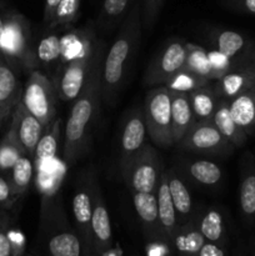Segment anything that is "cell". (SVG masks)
Masks as SVG:
<instances>
[{
	"mask_svg": "<svg viewBox=\"0 0 255 256\" xmlns=\"http://www.w3.org/2000/svg\"><path fill=\"white\" fill-rule=\"evenodd\" d=\"M105 45L102 40H98L89 75L79 96L74 100L65 125L64 159L69 165L74 164L84 152L90 130L99 112L100 100H102V78Z\"/></svg>",
	"mask_w": 255,
	"mask_h": 256,
	"instance_id": "cell-1",
	"label": "cell"
},
{
	"mask_svg": "<svg viewBox=\"0 0 255 256\" xmlns=\"http://www.w3.org/2000/svg\"><path fill=\"white\" fill-rule=\"evenodd\" d=\"M142 4L139 0H132L102 62V99L106 104H112L122 89L128 65L142 35Z\"/></svg>",
	"mask_w": 255,
	"mask_h": 256,
	"instance_id": "cell-2",
	"label": "cell"
},
{
	"mask_svg": "<svg viewBox=\"0 0 255 256\" xmlns=\"http://www.w3.org/2000/svg\"><path fill=\"white\" fill-rule=\"evenodd\" d=\"M40 238L48 256H89L55 194H46L42 199Z\"/></svg>",
	"mask_w": 255,
	"mask_h": 256,
	"instance_id": "cell-3",
	"label": "cell"
},
{
	"mask_svg": "<svg viewBox=\"0 0 255 256\" xmlns=\"http://www.w3.org/2000/svg\"><path fill=\"white\" fill-rule=\"evenodd\" d=\"M0 54L16 70L30 72L38 69L30 22L16 10H6Z\"/></svg>",
	"mask_w": 255,
	"mask_h": 256,
	"instance_id": "cell-4",
	"label": "cell"
},
{
	"mask_svg": "<svg viewBox=\"0 0 255 256\" xmlns=\"http://www.w3.org/2000/svg\"><path fill=\"white\" fill-rule=\"evenodd\" d=\"M148 136L156 146H174L172 132V92L164 85L152 86L142 104Z\"/></svg>",
	"mask_w": 255,
	"mask_h": 256,
	"instance_id": "cell-5",
	"label": "cell"
},
{
	"mask_svg": "<svg viewBox=\"0 0 255 256\" xmlns=\"http://www.w3.org/2000/svg\"><path fill=\"white\" fill-rule=\"evenodd\" d=\"M58 99L59 95L54 80L50 79L42 70H32L22 89V102L44 128L56 118Z\"/></svg>",
	"mask_w": 255,
	"mask_h": 256,
	"instance_id": "cell-6",
	"label": "cell"
},
{
	"mask_svg": "<svg viewBox=\"0 0 255 256\" xmlns=\"http://www.w3.org/2000/svg\"><path fill=\"white\" fill-rule=\"evenodd\" d=\"M164 170L155 148L145 146L122 166V174L132 192H156L160 176Z\"/></svg>",
	"mask_w": 255,
	"mask_h": 256,
	"instance_id": "cell-7",
	"label": "cell"
},
{
	"mask_svg": "<svg viewBox=\"0 0 255 256\" xmlns=\"http://www.w3.org/2000/svg\"><path fill=\"white\" fill-rule=\"evenodd\" d=\"M185 62L186 42L179 38L170 39L148 65L142 78V84L149 88L164 85L175 74L184 69Z\"/></svg>",
	"mask_w": 255,
	"mask_h": 256,
	"instance_id": "cell-8",
	"label": "cell"
},
{
	"mask_svg": "<svg viewBox=\"0 0 255 256\" xmlns=\"http://www.w3.org/2000/svg\"><path fill=\"white\" fill-rule=\"evenodd\" d=\"M176 145L184 152L218 156H226L234 150V145L222 136L212 122H195Z\"/></svg>",
	"mask_w": 255,
	"mask_h": 256,
	"instance_id": "cell-9",
	"label": "cell"
},
{
	"mask_svg": "<svg viewBox=\"0 0 255 256\" xmlns=\"http://www.w3.org/2000/svg\"><path fill=\"white\" fill-rule=\"evenodd\" d=\"M95 48L92 52L65 62L62 65V68H58L56 78L52 80L56 86L60 100L74 102L79 96L80 92L86 82L88 75H89L90 66H92V59H94Z\"/></svg>",
	"mask_w": 255,
	"mask_h": 256,
	"instance_id": "cell-10",
	"label": "cell"
},
{
	"mask_svg": "<svg viewBox=\"0 0 255 256\" xmlns=\"http://www.w3.org/2000/svg\"><path fill=\"white\" fill-rule=\"evenodd\" d=\"M209 42L212 49L232 59L236 68L244 66L255 54L254 42L235 30L212 28L209 32Z\"/></svg>",
	"mask_w": 255,
	"mask_h": 256,
	"instance_id": "cell-11",
	"label": "cell"
},
{
	"mask_svg": "<svg viewBox=\"0 0 255 256\" xmlns=\"http://www.w3.org/2000/svg\"><path fill=\"white\" fill-rule=\"evenodd\" d=\"M92 188L94 182L90 178L84 179L76 188L72 200V212L75 230L79 234L88 255H92Z\"/></svg>",
	"mask_w": 255,
	"mask_h": 256,
	"instance_id": "cell-12",
	"label": "cell"
},
{
	"mask_svg": "<svg viewBox=\"0 0 255 256\" xmlns=\"http://www.w3.org/2000/svg\"><path fill=\"white\" fill-rule=\"evenodd\" d=\"M148 138L146 122L142 108H134L128 112L120 132V168L124 166L142 148Z\"/></svg>",
	"mask_w": 255,
	"mask_h": 256,
	"instance_id": "cell-13",
	"label": "cell"
},
{
	"mask_svg": "<svg viewBox=\"0 0 255 256\" xmlns=\"http://www.w3.org/2000/svg\"><path fill=\"white\" fill-rule=\"evenodd\" d=\"M112 246V230L109 210L96 182L92 188V252L94 255L106 254Z\"/></svg>",
	"mask_w": 255,
	"mask_h": 256,
	"instance_id": "cell-14",
	"label": "cell"
},
{
	"mask_svg": "<svg viewBox=\"0 0 255 256\" xmlns=\"http://www.w3.org/2000/svg\"><path fill=\"white\" fill-rule=\"evenodd\" d=\"M132 199L148 244L169 248L162 238V229H160L156 192H132Z\"/></svg>",
	"mask_w": 255,
	"mask_h": 256,
	"instance_id": "cell-15",
	"label": "cell"
},
{
	"mask_svg": "<svg viewBox=\"0 0 255 256\" xmlns=\"http://www.w3.org/2000/svg\"><path fill=\"white\" fill-rule=\"evenodd\" d=\"M10 129L12 130L25 152L29 156H34L36 145L44 132V125L28 112L22 100L12 114Z\"/></svg>",
	"mask_w": 255,
	"mask_h": 256,
	"instance_id": "cell-16",
	"label": "cell"
},
{
	"mask_svg": "<svg viewBox=\"0 0 255 256\" xmlns=\"http://www.w3.org/2000/svg\"><path fill=\"white\" fill-rule=\"evenodd\" d=\"M22 96L18 70L0 54V122L12 116Z\"/></svg>",
	"mask_w": 255,
	"mask_h": 256,
	"instance_id": "cell-17",
	"label": "cell"
},
{
	"mask_svg": "<svg viewBox=\"0 0 255 256\" xmlns=\"http://www.w3.org/2000/svg\"><path fill=\"white\" fill-rule=\"evenodd\" d=\"M156 202L162 238H164L168 246L172 249V239L176 229L179 228V220H178L176 210H175L174 202H172V195H170L169 192V185H168V178L165 169L162 170V176H160L159 180V185H158Z\"/></svg>",
	"mask_w": 255,
	"mask_h": 256,
	"instance_id": "cell-18",
	"label": "cell"
},
{
	"mask_svg": "<svg viewBox=\"0 0 255 256\" xmlns=\"http://www.w3.org/2000/svg\"><path fill=\"white\" fill-rule=\"evenodd\" d=\"M180 175L195 185L204 188L216 186L222 180V170L216 162L208 159H182L179 164Z\"/></svg>",
	"mask_w": 255,
	"mask_h": 256,
	"instance_id": "cell-19",
	"label": "cell"
},
{
	"mask_svg": "<svg viewBox=\"0 0 255 256\" xmlns=\"http://www.w3.org/2000/svg\"><path fill=\"white\" fill-rule=\"evenodd\" d=\"M62 122L60 118H55L48 126L44 128V132H42V138L35 149L34 156H32L34 169L36 170L38 175L46 172V168L56 158L60 132H62Z\"/></svg>",
	"mask_w": 255,
	"mask_h": 256,
	"instance_id": "cell-20",
	"label": "cell"
},
{
	"mask_svg": "<svg viewBox=\"0 0 255 256\" xmlns=\"http://www.w3.org/2000/svg\"><path fill=\"white\" fill-rule=\"evenodd\" d=\"M239 206L248 224L255 222V162L246 152L242 164L239 185Z\"/></svg>",
	"mask_w": 255,
	"mask_h": 256,
	"instance_id": "cell-21",
	"label": "cell"
},
{
	"mask_svg": "<svg viewBox=\"0 0 255 256\" xmlns=\"http://www.w3.org/2000/svg\"><path fill=\"white\" fill-rule=\"evenodd\" d=\"M168 178V185H169V192L172 195V202H174L175 210L178 214L179 225L189 222L195 214L194 205H192V194L185 184L184 178L180 175V172L175 169H165Z\"/></svg>",
	"mask_w": 255,
	"mask_h": 256,
	"instance_id": "cell-22",
	"label": "cell"
},
{
	"mask_svg": "<svg viewBox=\"0 0 255 256\" xmlns=\"http://www.w3.org/2000/svg\"><path fill=\"white\" fill-rule=\"evenodd\" d=\"M254 86L255 76L244 65V66L230 70L229 72L222 75L219 80H216L214 90L220 99L229 102Z\"/></svg>",
	"mask_w": 255,
	"mask_h": 256,
	"instance_id": "cell-23",
	"label": "cell"
},
{
	"mask_svg": "<svg viewBox=\"0 0 255 256\" xmlns=\"http://www.w3.org/2000/svg\"><path fill=\"white\" fill-rule=\"evenodd\" d=\"M204 242L194 214L189 222L179 225L172 239V250L176 256H198Z\"/></svg>",
	"mask_w": 255,
	"mask_h": 256,
	"instance_id": "cell-24",
	"label": "cell"
},
{
	"mask_svg": "<svg viewBox=\"0 0 255 256\" xmlns=\"http://www.w3.org/2000/svg\"><path fill=\"white\" fill-rule=\"evenodd\" d=\"M195 122L189 94L172 92V132L175 145L192 129Z\"/></svg>",
	"mask_w": 255,
	"mask_h": 256,
	"instance_id": "cell-25",
	"label": "cell"
},
{
	"mask_svg": "<svg viewBox=\"0 0 255 256\" xmlns=\"http://www.w3.org/2000/svg\"><path fill=\"white\" fill-rule=\"evenodd\" d=\"M198 228L204 236L205 242L228 246V234L225 228L224 216L218 208H206L195 212Z\"/></svg>",
	"mask_w": 255,
	"mask_h": 256,
	"instance_id": "cell-26",
	"label": "cell"
},
{
	"mask_svg": "<svg viewBox=\"0 0 255 256\" xmlns=\"http://www.w3.org/2000/svg\"><path fill=\"white\" fill-rule=\"evenodd\" d=\"M229 109L236 124L246 132L252 135L255 132V86L229 100Z\"/></svg>",
	"mask_w": 255,
	"mask_h": 256,
	"instance_id": "cell-27",
	"label": "cell"
},
{
	"mask_svg": "<svg viewBox=\"0 0 255 256\" xmlns=\"http://www.w3.org/2000/svg\"><path fill=\"white\" fill-rule=\"evenodd\" d=\"M212 122H214L218 130L222 132V136L234 145V148H240L245 144V142L248 139V135L236 124L234 118L232 116V112H230L229 109V102L228 100L220 99L216 110H215L214 115H212Z\"/></svg>",
	"mask_w": 255,
	"mask_h": 256,
	"instance_id": "cell-28",
	"label": "cell"
},
{
	"mask_svg": "<svg viewBox=\"0 0 255 256\" xmlns=\"http://www.w3.org/2000/svg\"><path fill=\"white\" fill-rule=\"evenodd\" d=\"M190 105H192V114L196 122H212V115L216 110L220 98L215 92L214 86L198 88L189 92Z\"/></svg>",
	"mask_w": 255,
	"mask_h": 256,
	"instance_id": "cell-29",
	"label": "cell"
},
{
	"mask_svg": "<svg viewBox=\"0 0 255 256\" xmlns=\"http://www.w3.org/2000/svg\"><path fill=\"white\" fill-rule=\"evenodd\" d=\"M35 59L38 68L52 69L62 60V36L50 32L42 36L35 46Z\"/></svg>",
	"mask_w": 255,
	"mask_h": 256,
	"instance_id": "cell-30",
	"label": "cell"
},
{
	"mask_svg": "<svg viewBox=\"0 0 255 256\" xmlns=\"http://www.w3.org/2000/svg\"><path fill=\"white\" fill-rule=\"evenodd\" d=\"M34 170L32 158L26 154L22 155L10 170L8 178L10 180V184H12V192L18 199H20L29 190Z\"/></svg>",
	"mask_w": 255,
	"mask_h": 256,
	"instance_id": "cell-31",
	"label": "cell"
},
{
	"mask_svg": "<svg viewBox=\"0 0 255 256\" xmlns=\"http://www.w3.org/2000/svg\"><path fill=\"white\" fill-rule=\"evenodd\" d=\"M132 0H102L98 26L102 32H110L122 24L128 14Z\"/></svg>",
	"mask_w": 255,
	"mask_h": 256,
	"instance_id": "cell-32",
	"label": "cell"
},
{
	"mask_svg": "<svg viewBox=\"0 0 255 256\" xmlns=\"http://www.w3.org/2000/svg\"><path fill=\"white\" fill-rule=\"evenodd\" d=\"M184 69L198 76L212 80V70L208 58V50L202 45L186 42V62Z\"/></svg>",
	"mask_w": 255,
	"mask_h": 256,
	"instance_id": "cell-33",
	"label": "cell"
},
{
	"mask_svg": "<svg viewBox=\"0 0 255 256\" xmlns=\"http://www.w3.org/2000/svg\"><path fill=\"white\" fill-rule=\"evenodd\" d=\"M24 154L26 152L18 142L12 130L9 128V130L0 140V172L9 174L16 160Z\"/></svg>",
	"mask_w": 255,
	"mask_h": 256,
	"instance_id": "cell-34",
	"label": "cell"
},
{
	"mask_svg": "<svg viewBox=\"0 0 255 256\" xmlns=\"http://www.w3.org/2000/svg\"><path fill=\"white\" fill-rule=\"evenodd\" d=\"M80 2L82 0H60L52 22L48 24V29L54 30L58 28L69 26L76 22L79 18Z\"/></svg>",
	"mask_w": 255,
	"mask_h": 256,
	"instance_id": "cell-35",
	"label": "cell"
},
{
	"mask_svg": "<svg viewBox=\"0 0 255 256\" xmlns=\"http://www.w3.org/2000/svg\"><path fill=\"white\" fill-rule=\"evenodd\" d=\"M209 84H210V80L205 79V78H202V76H198V75L182 69L180 70L178 74H175L169 82H165L164 86H166L168 89L172 90V92L189 94V92H192V90L198 89V88L206 86V85Z\"/></svg>",
	"mask_w": 255,
	"mask_h": 256,
	"instance_id": "cell-36",
	"label": "cell"
},
{
	"mask_svg": "<svg viewBox=\"0 0 255 256\" xmlns=\"http://www.w3.org/2000/svg\"><path fill=\"white\" fill-rule=\"evenodd\" d=\"M208 58H209V62L212 65V80H219L222 75L229 72L230 70L236 69L232 59H229V58L225 56L224 54H222V52L215 49L208 52Z\"/></svg>",
	"mask_w": 255,
	"mask_h": 256,
	"instance_id": "cell-37",
	"label": "cell"
},
{
	"mask_svg": "<svg viewBox=\"0 0 255 256\" xmlns=\"http://www.w3.org/2000/svg\"><path fill=\"white\" fill-rule=\"evenodd\" d=\"M164 2L165 0H142V24L145 29H152L154 26Z\"/></svg>",
	"mask_w": 255,
	"mask_h": 256,
	"instance_id": "cell-38",
	"label": "cell"
},
{
	"mask_svg": "<svg viewBox=\"0 0 255 256\" xmlns=\"http://www.w3.org/2000/svg\"><path fill=\"white\" fill-rule=\"evenodd\" d=\"M12 226V218L6 210L0 209V256H12L9 232Z\"/></svg>",
	"mask_w": 255,
	"mask_h": 256,
	"instance_id": "cell-39",
	"label": "cell"
},
{
	"mask_svg": "<svg viewBox=\"0 0 255 256\" xmlns=\"http://www.w3.org/2000/svg\"><path fill=\"white\" fill-rule=\"evenodd\" d=\"M18 202V198L12 192L9 178L0 174V209L10 210Z\"/></svg>",
	"mask_w": 255,
	"mask_h": 256,
	"instance_id": "cell-40",
	"label": "cell"
},
{
	"mask_svg": "<svg viewBox=\"0 0 255 256\" xmlns=\"http://www.w3.org/2000/svg\"><path fill=\"white\" fill-rule=\"evenodd\" d=\"M10 244H12V256H24L25 255V238L20 230L10 226L9 232Z\"/></svg>",
	"mask_w": 255,
	"mask_h": 256,
	"instance_id": "cell-41",
	"label": "cell"
},
{
	"mask_svg": "<svg viewBox=\"0 0 255 256\" xmlns=\"http://www.w3.org/2000/svg\"><path fill=\"white\" fill-rule=\"evenodd\" d=\"M229 9L255 15V0H224Z\"/></svg>",
	"mask_w": 255,
	"mask_h": 256,
	"instance_id": "cell-42",
	"label": "cell"
},
{
	"mask_svg": "<svg viewBox=\"0 0 255 256\" xmlns=\"http://www.w3.org/2000/svg\"><path fill=\"white\" fill-rule=\"evenodd\" d=\"M198 256H226V248L214 242H205Z\"/></svg>",
	"mask_w": 255,
	"mask_h": 256,
	"instance_id": "cell-43",
	"label": "cell"
},
{
	"mask_svg": "<svg viewBox=\"0 0 255 256\" xmlns=\"http://www.w3.org/2000/svg\"><path fill=\"white\" fill-rule=\"evenodd\" d=\"M59 2L60 0H45L44 12H42V20H44L45 25H48L50 22H52V16H54V12L55 10H56Z\"/></svg>",
	"mask_w": 255,
	"mask_h": 256,
	"instance_id": "cell-44",
	"label": "cell"
},
{
	"mask_svg": "<svg viewBox=\"0 0 255 256\" xmlns=\"http://www.w3.org/2000/svg\"><path fill=\"white\" fill-rule=\"evenodd\" d=\"M6 10L2 5V2H0V45H2V32H4L5 28V18H6Z\"/></svg>",
	"mask_w": 255,
	"mask_h": 256,
	"instance_id": "cell-45",
	"label": "cell"
},
{
	"mask_svg": "<svg viewBox=\"0 0 255 256\" xmlns=\"http://www.w3.org/2000/svg\"><path fill=\"white\" fill-rule=\"evenodd\" d=\"M245 66H246L248 69L252 72V75L255 76V54L250 58V60L246 62V64H245Z\"/></svg>",
	"mask_w": 255,
	"mask_h": 256,
	"instance_id": "cell-46",
	"label": "cell"
},
{
	"mask_svg": "<svg viewBox=\"0 0 255 256\" xmlns=\"http://www.w3.org/2000/svg\"><path fill=\"white\" fill-rule=\"evenodd\" d=\"M24 256H35V255H32V254H25Z\"/></svg>",
	"mask_w": 255,
	"mask_h": 256,
	"instance_id": "cell-47",
	"label": "cell"
},
{
	"mask_svg": "<svg viewBox=\"0 0 255 256\" xmlns=\"http://www.w3.org/2000/svg\"><path fill=\"white\" fill-rule=\"evenodd\" d=\"M252 256H255V250H254V252H252Z\"/></svg>",
	"mask_w": 255,
	"mask_h": 256,
	"instance_id": "cell-48",
	"label": "cell"
},
{
	"mask_svg": "<svg viewBox=\"0 0 255 256\" xmlns=\"http://www.w3.org/2000/svg\"><path fill=\"white\" fill-rule=\"evenodd\" d=\"M89 256H96V255H94V254H92V255H89Z\"/></svg>",
	"mask_w": 255,
	"mask_h": 256,
	"instance_id": "cell-49",
	"label": "cell"
}]
</instances>
